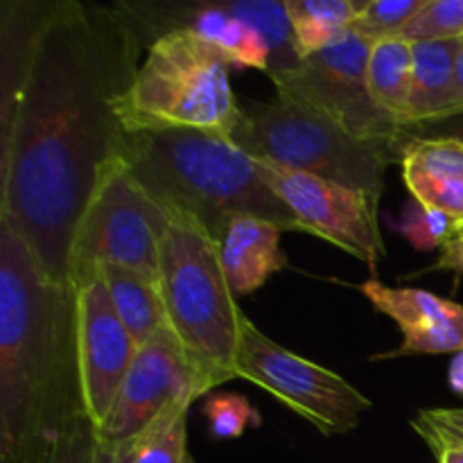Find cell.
<instances>
[{"instance_id": "1", "label": "cell", "mask_w": 463, "mask_h": 463, "mask_svg": "<svg viewBox=\"0 0 463 463\" xmlns=\"http://www.w3.org/2000/svg\"><path fill=\"white\" fill-rule=\"evenodd\" d=\"M140 30L127 7L52 3L16 102L0 116V220L50 280L71 285L77 229L120 158L118 99L129 89Z\"/></svg>"}, {"instance_id": "2", "label": "cell", "mask_w": 463, "mask_h": 463, "mask_svg": "<svg viewBox=\"0 0 463 463\" xmlns=\"http://www.w3.org/2000/svg\"><path fill=\"white\" fill-rule=\"evenodd\" d=\"M84 414L75 289L0 220V463H45Z\"/></svg>"}, {"instance_id": "3", "label": "cell", "mask_w": 463, "mask_h": 463, "mask_svg": "<svg viewBox=\"0 0 463 463\" xmlns=\"http://www.w3.org/2000/svg\"><path fill=\"white\" fill-rule=\"evenodd\" d=\"M122 163L163 208L193 217L217 242L235 217H258L306 233L288 203L262 179L256 158L231 138L197 129H125Z\"/></svg>"}, {"instance_id": "4", "label": "cell", "mask_w": 463, "mask_h": 463, "mask_svg": "<svg viewBox=\"0 0 463 463\" xmlns=\"http://www.w3.org/2000/svg\"><path fill=\"white\" fill-rule=\"evenodd\" d=\"M161 238V283L167 326L202 371L208 389L235 378L240 310L226 283L220 242L193 217L165 211Z\"/></svg>"}, {"instance_id": "5", "label": "cell", "mask_w": 463, "mask_h": 463, "mask_svg": "<svg viewBox=\"0 0 463 463\" xmlns=\"http://www.w3.org/2000/svg\"><path fill=\"white\" fill-rule=\"evenodd\" d=\"M231 61L190 27L161 32L118 99L125 129H197L229 138L240 99L229 80Z\"/></svg>"}, {"instance_id": "6", "label": "cell", "mask_w": 463, "mask_h": 463, "mask_svg": "<svg viewBox=\"0 0 463 463\" xmlns=\"http://www.w3.org/2000/svg\"><path fill=\"white\" fill-rule=\"evenodd\" d=\"M229 138L256 161L335 181L378 202L384 172L392 163H401V152L392 145L355 138L319 113L279 95L267 102H240Z\"/></svg>"}, {"instance_id": "7", "label": "cell", "mask_w": 463, "mask_h": 463, "mask_svg": "<svg viewBox=\"0 0 463 463\" xmlns=\"http://www.w3.org/2000/svg\"><path fill=\"white\" fill-rule=\"evenodd\" d=\"M233 371L235 378L271 393L324 437L353 432L373 407L348 380L280 346L247 315L240 317Z\"/></svg>"}, {"instance_id": "8", "label": "cell", "mask_w": 463, "mask_h": 463, "mask_svg": "<svg viewBox=\"0 0 463 463\" xmlns=\"http://www.w3.org/2000/svg\"><path fill=\"white\" fill-rule=\"evenodd\" d=\"M167 215L131 176L122 156L104 172L77 229L71 285L99 265H120L158 280Z\"/></svg>"}, {"instance_id": "9", "label": "cell", "mask_w": 463, "mask_h": 463, "mask_svg": "<svg viewBox=\"0 0 463 463\" xmlns=\"http://www.w3.org/2000/svg\"><path fill=\"white\" fill-rule=\"evenodd\" d=\"M373 41L348 30L330 45L307 54L294 72L271 80L276 95L297 102L346 134L369 143L392 145L401 152L405 129L375 107L366 81Z\"/></svg>"}, {"instance_id": "10", "label": "cell", "mask_w": 463, "mask_h": 463, "mask_svg": "<svg viewBox=\"0 0 463 463\" xmlns=\"http://www.w3.org/2000/svg\"><path fill=\"white\" fill-rule=\"evenodd\" d=\"M262 179L298 217L307 235L326 240L371 269L384 258L380 202L362 190L258 161Z\"/></svg>"}, {"instance_id": "11", "label": "cell", "mask_w": 463, "mask_h": 463, "mask_svg": "<svg viewBox=\"0 0 463 463\" xmlns=\"http://www.w3.org/2000/svg\"><path fill=\"white\" fill-rule=\"evenodd\" d=\"M211 393L202 371L170 326L138 348L107 423L98 428L104 441L140 437L154 420L179 402L193 405Z\"/></svg>"}, {"instance_id": "12", "label": "cell", "mask_w": 463, "mask_h": 463, "mask_svg": "<svg viewBox=\"0 0 463 463\" xmlns=\"http://www.w3.org/2000/svg\"><path fill=\"white\" fill-rule=\"evenodd\" d=\"M75 306L84 410L95 428H102L138 346L122 324L99 269L75 285Z\"/></svg>"}, {"instance_id": "13", "label": "cell", "mask_w": 463, "mask_h": 463, "mask_svg": "<svg viewBox=\"0 0 463 463\" xmlns=\"http://www.w3.org/2000/svg\"><path fill=\"white\" fill-rule=\"evenodd\" d=\"M360 292L375 312L387 315L402 333L401 346L396 351L373 355V362L463 353V306L459 303L425 289L392 288L378 279L362 283Z\"/></svg>"}, {"instance_id": "14", "label": "cell", "mask_w": 463, "mask_h": 463, "mask_svg": "<svg viewBox=\"0 0 463 463\" xmlns=\"http://www.w3.org/2000/svg\"><path fill=\"white\" fill-rule=\"evenodd\" d=\"M401 170L419 206L446 213L463 226V143L402 136Z\"/></svg>"}, {"instance_id": "15", "label": "cell", "mask_w": 463, "mask_h": 463, "mask_svg": "<svg viewBox=\"0 0 463 463\" xmlns=\"http://www.w3.org/2000/svg\"><path fill=\"white\" fill-rule=\"evenodd\" d=\"M279 224L258 217H235L220 242V260L226 283L235 297L260 289L274 274L288 267Z\"/></svg>"}, {"instance_id": "16", "label": "cell", "mask_w": 463, "mask_h": 463, "mask_svg": "<svg viewBox=\"0 0 463 463\" xmlns=\"http://www.w3.org/2000/svg\"><path fill=\"white\" fill-rule=\"evenodd\" d=\"M411 45H414V68H411L405 129L452 116L455 63L461 39L423 41Z\"/></svg>"}, {"instance_id": "17", "label": "cell", "mask_w": 463, "mask_h": 463, "mask_svg": "<svg viewBox=\"0 0 463 463\" xmlns=\"http://www.w3.org/2000/svg\"><path fill=\"white\" fill-rule=\"evenodd\" d=\"M104 283L111 292L113 306L122 324L134 337L136 346L147 344L154 335L167 326L165 303H163L161 283L140 271L120 265H99Z\"/></svg>"}, {"instance_id": "18", "label": "cell", "mask_w": 463, "mask_h": 463, "mask_svg": "<svg viewBox=\"0 0 463 463\" xmlns=\"http://www.w3.org/2000/svg\"><path fill=\"white\" fill-rule=\"evenodd\" d=\"M176 27H190L197 32L202 39L226 54L231 66L256 68V71L267 72V66H269L267 43L253 27L226 12L224 3L202 5L190 14L184 12L181 21L172 30Z\"/></svg>"}, {"instance_id": "19", "label": "cell", "mask_w": 463, "mask_h": 463, "mask_svg": "<svg viewBox=\"0 0 463 463\" xmlns=\"http://www.w3.org/2000/svg\"><path fill=\"white\" fill-rule=\"evenodd\" d=\"M411 68H414V45L410 41L384 39L371 48L369 66H366L371 99L402 129H405L411 90Z\"/></svg>"}, {"instance_id": "20", "label": "cell", "mask_w": 463, "mask_h": 463, "mask_svg": "<svg viewBox=\"0 0 463 463\" xmlns=\"http://www.w3.org/2000/svg\"><path fill=\"white\" fill-rule=\"evenodd\" d=\"M224 7L262 36L269 50V66L265 72L269 80L288 75L301 66L306 57L298 50L285 0H231L224 3Z\"/></svg>"}, {"instance_id": "21", "label": "cell", "mask_w": 463, "mask_h": 463, "mask_svg": "<svg viewBox=\"0 0 463 463\" xmlns=\"http://www.w3.org/2000/svg\"><path fill=\"white\" fill-rule=\"evenodd\" d=\"M366 0H285L303 57L346 34Z\"/></svg>"}, {"instance_id": "22", "label": "cell", "mask_w": 463, "mask_h": 463, "mask_svg": "<svg viewBox=\"0 0 463 463\" xmlns=\"http://www.w3.org/2000/svg\"><path fill=\"white\" fill-rule=\"evenodd\" d=\"M188 410L190 402H179L145 430L136 463H194L188 450Z\"/></svg>"}, {"instance_id": "23", "label": "cell", "mask_w": 463, "mask_h": 463, "mask_svg": "<svg viewBox=\"0 0 463 463\" xmlns=\"http://www.w3.org/2000/svg\"><path fill=\"white\" fill-rule=\"evenodd\" d=\"M463 36V0H425L398 39L410 43L452 41Z\"/></svg>"}, {"instance_id": "24", "label": "cell", "mask_w": 463, "mask_h": 463, "mask_svg": "<svg viewBox=\"0 0 463 463\" xmlns=\"http://www.w3.org/2000/svg\"><path fill=\"white\" fill-rule=\"evenodd\" d=\"M423 5L425 0H366L351 30L360 32L373 43L398 39Z\"/></svg>"}, {"instance_id": "25", "label": "cell", "mask_w": 463, "mask_h": 463, "mask_svg": "<svg viewBox=\"0 0 463 463\" xmlns=\"http://www.w3.org/2000/svg\"><path fill=\"white\" fill-rule=\"evenodd\" d=\"M203 414L215 439H240L249 428L260 425L256 407L238 393H208Z\"/></svg>"}, {"instance_id": "26", "label": "cell", "mask_w": 463, "mask_h": 463, "mask_svg": "<svg viewBox=\"0 0 463 463\" xmlns=\"http://www.w3.org/2000/svg\"><path fill=\"white\" fill-rule=\"evenodd\" d=\"M401 231L416 249L428 251V249L434 247L441 249L448 240L455 238L457 231H459V224L452 217H448L446 213L428 211V208L419 206L414 202L407 208Z\"/></svg>"}, {"instance_id": "27", "label": "cell", "mask_w": 463, "mask_h": 463, "mask_svg": "<svg viewBox=\"0 0 463 463\" xmlns=\"http://www.w3.org/2000/svg\"><path fill=\"white\" fill-rule=\"evenodd\" d=\"M95 446H98V428L89 414H84L72 420L45 463H93Z\"/></svg>"}, {"instance_id": "28", "label": "cell", "mask_w": 463, "mask_h": 463, "mask_svg": "<svg viewBox=\"0 0 463 463\" xmlns=\"http://www.w3.org/2000/svg\"><path fill=\"white\" fill-rule=\"evenodd\" d=\"M411 428H414L416 434L428 443L430 450L434 452L439 463H463V443L459 439L452 437L443 425H439L437 420L430 419L428 411H420V414L411 420Z\"/></svg>"}, {"instance_id": "29", "label": "cell", "mask_w": 463, "mask_h": 463, "mask_svg": "<svg viewBox=\"0 0 463 463\" xmlns=\"http://www.w3.org/2000/svg\"><path fill=\"white\" fill-rule=\"evenodd\" d=\"M143 434L134 439H125V441H104V439L98 437L93 463H136Z\"/></svg>"}, {"instance_id": "30", "label": "cell", "mask_w": 463, "mask_h": 463, "mask_svg": "<svg viewBox=\"0 0 463 463\" xmlns=\"http://www.w3.org/2000/svg\"><path fill=\"white\" fill-rule=\"evenodd\" d=\"M407 138H452L463 143V113L405 129Z\"/></svg>"}, {"instance_id": "31", "label": "cell", "mask_w": 463, "mask_h": 463, "mask_svg": "<svg viewBox=\"0 0 463 463\" xmlns=\"http://www.w3.org/2000/svg\"><path fill=\"white\" fill-rule=\"evenodd\" d=\"M428 271H457L463 274V235H455L441 247L437 262Z\"/></svg>"}, {"instance_id": "32", "label": "cell", "mask_w": 463, "mask_h": 463, "mask_svg": "<svg viewBox=\"0 0 463 463\" xmlns=\"http://www.w3.org/2000/svg\"><path fill=\"white\" fill-rule=\"evenodd\" d=\"M457 113H463V36L455 63V107H452V116H457Z\"/></svg>"}, {"instance_id": "33", "label": "cell", "mask_w": 463, "mask_h": 463, "mask_svg": "<svg viewBox=\"0 0 463 463\" xmlns=\"http://www.w3.org/2000/svg\"><path fill=\"white\" fill-rule=\"evenodd\" d=\"M448 383L455 393L463 396V353H457L455 360L450 362V369H448Z\"/></svg>"}, {"instance_id": "34", "label": "cell", "mask_w": 463, "mask_h": 463, "mask_svg": "<svg viewBox=\"0 0 463 463\" xmlns=\"http://www.w3.org/2000/svg\"><path fill=\"white\" fill-rule=\"evenodd\" d=\"M430 414H432L434 419L443 420V423L461 425L463 428V410H430Z\"/></svg>"}, {"instance_id": "35", "label": "cell", "mask_w": 463, "mask_h": 463, "mask_svg": "<svg viewBox=\"0 0 463 463\" xmlns=\"http://www.w3.org/2000/svg\"><path fill=\"white\" fill-rule=\"evenodd\" d=\"M425 411H428V416H430V419H434V416L430 414V410H425ZM434 420H437L439 425H443V428H446L448 432L452 434V437H455V439H459V441L463 443V428H461V425H450V423H443V420H439V419H434Z\"/></svg>"}, {"instance_id": "36", "label": "cell", "mask_w": 463, "mask_h": 463, "mask_svg": "<svg viewBox=\"0 0 463 463\" xmlns=\"http://www.w3.org/2000/svg\"><path fill=\"white\" fill-rule=\"evenodd\" d=\"M457 235H463V226H459V231H457Z\"/></svg>"}]
</instances>
